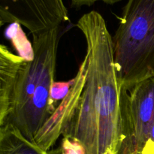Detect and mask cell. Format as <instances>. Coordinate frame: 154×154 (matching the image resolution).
Listing matches in <instances>:
<instances>
[{
    "mask_svg": "<svg viewBox=\"0 0 154 154\" xmlns=\"http://www.w3.org/2000/svg\"><path fill=\"white\" fill-rule=\"evenodd\" d=\"M150 139L151 141H153L154 142V123L153 124V126H152L151 131H150Z\"/></svg>",
    "mask_w": 154,
    "mask_h": 154,
    "instance_id": "13",
    "label": "cell"
},
{
    "mask_svg": "<svg viewBox=\"0 0 154 154\" xmlns=\"http://www.w3.org/2000/svg\"><path fill=\"white\" fill-rule=\"evenodd\" d=\"M48 154H57V153H56L55 150H49V151L48 152Z\"/></svg>",
    "mask_w": 154,
    "mask_h": 154,
    "instance_id": "14",
    "label": "cell"
},
{
    "mask_svg": "<svg viewBox=\"0 0 154 154\" xmlns=\"http://www.w3.org/2000/svg\"><path fill=\"white\" fill-rule=\"evenodd\" d=\"M0 19L34 35L60 27L69 18L63 0H0Z\"/></svg>",
    "mask_w": 154,
    "mask_h": 154,
    "instance_id": "4",
    "label": "cell"
},
{
    "mask_svg": "<svg viewBox=\"0 0 154 154\" xmlns=\"http://www.w3.org/2000/svg\"><path fill=\"white\" fill-rule=\"evenodd\" d=\"M72 7L75 8H81L83 6H91L97 2H102L108 5H114L121 0H70Z\"/></svg>",
    "mask_w": 154,
    "mask_h": 154,
    "instance_id": "10",
    "label": "cell"
},
{
    "mask_svg": "<svg viewBox=\"0 0 154 154\" xmlns=\"http://www.w3.org/2000/svg\"><path fill=\"white\" fill-rule=\"evenodd\" d=\"M138 154H154V142L149 139Z\"/></svg>",
    "mask_w": 154,
    "mask_h": 154,
    "instance_id": "12",
    "label": "cell"
},
{
    "mask_svg": "<svg viewBox=\"0 0 154 154\" xmlns=\"http://www.w3.org/2000/svg\"><path fill=\"white\" fill-rule=\"evenodd\" d=\"M24 60L20 57L14 61L0 65V126L10 109L17 75Z\"/></svg>",
    "mask_w": 154,
    "mask_h": 154,
    "instance_id": "7",
    "label": "cell"
},
{
    "mask_svg": "<svg viewBox=\"0 0 154 154\" xmlns=\"http://www.w3.org/2000/svg\"><path fill=\"white\" fill-rule=\"evenodd\" d=\"M76 26L85 38L86 55L72 79L75 99L62 135L78 141L85 154H120L134 142L112 36L95 11L83 15Z\"/></svg>",
    "mask_w": 154,
    "mask_h": 154,
    "instance_id": "1",
    "label": "cell"
},
{
    "mask_svg": "<svg viewBox=\"0 0 154 154\" xmlns=\"http://www.w3.org/2000/svg\"><path fill=\"white\" fill-rule=\"evenodd\" d=\"M138 153H139V152H138ZM138 153H134V154H138Z\"/></svg>",
    "mask_w": 154,
    "mask_h": 154,
    "instance_id": "16",
    "label": "cell"
},
{
    "mask_svg": "<svg viewBox=\"0 0 154 154\" xmlns=\"http://www.w3.org/2000/svg\"><path fill=\"white\" fill-rule=\"evenodd\" d=\"M57 154H85L82 145L73 138L63 137L60 146L54 150Z\"/></svg>",
    "mask_w": 154,
    "mask_h": 154,
    "instance_id": "8",
    "label": "cell"
},
{
    "mask_svg": "<svg viewBox=\"0 0 154 154\" xmlns=\"http://www.w3.org/2000/svg\"><path fill=\"white\" fill-rule=\"evenodd\" d=\"M3 24H4V23H3V22H2V20L0 19V28H1Z\"/></svg>",
    "mask_w": 154,
    "mask_h": 154,
    "instance_id": "15",
    "label": "cell"
},
{
    "mask_svg": "<svg viewBox=\"0 0 154 154\" xmlns=\"http://www.w3.org/2000/svg\"><path fill=\"white\" fill-rule=\"evenodd\" d=\"M72 84V80L69 82H54L51 89V102L55 108L58 105L60 100H63L68 93L69 92L70 87Z\"/></svg>",
    "mask_w": 154,
    "mask_h": 154,
    "instance_id": "9",
    "label": "cell"
},
{
    "mask_svg": "<svg viewBox=\"0 0 154 154\" xmlns=\"http://www.w3.org/2000/svg\"><path fill=\"white\" fill-rule=\"evenodd\" d=\"M112 46L117 77L126 91L154 78V0H128Z\"/></svg>",
    "mask_w": 154,
    "mask_h": 154,
    "instance_id": "3",
    "label": "cell"
},
{
    "mask_svg": "<svg viewBox=\"0 0 154 154\" xmlns=\"http://www.w3.org/2000/svg\"><path fill=\"white\" fill-rule=\"evenodd\" d=\"M60 35V27L32 35V57L25 59L20 67L3 123L11 125L32 143L56 109L51 93Z\"/></svg>",
    "mask_w": 154,
    "mask_h": 154,
    "instance_id": "2",
    "label": "cell"
},
{
    "mask_svg": "<svg viewBox=\"0 0 154 154\" xmlns=\"http://www.w3.org/2000/svg\"><path fill=\"white\" fill-rule=\"evenodd\" d=\"M20 57V56L13 54L11 51L8 49L7 47L0 44V65L10 63L14 60H17Z\"/></svg>",
    "mask_w": 154,
    "mask_h": 154,
    "instance_id": "11",
    "label": "cell"
},
{
    "mask_svg": "<svg viewBox=\"0 0 154 154\" xmlns=\"http://www.w3.org/2000/svg\"><path fill=\"white\" fill-rule=\"evenodd\" d=\"M0 154H48L38 145L29 141L14 126H0Z\"/></svg>",
    "mask_w": 154,
    "mask_h": 154,
    "instance_id": "6",
    "label": "cell"
},
{
    "mask_svg": "<svg viewBox=\"0 0 154 154\" xmlns=\"http://www.w3.org/2000/svg\"><path fill=\"white\" fill-rule=\"evenodd\" d=\"M126 107L134 145L140 152L150 139L154 123V78L138 83L127 91Z\"/></svg>",
    "mask_w": 154,
    "mask_h": 154,
    "instance_id": "5",
    "label": "cell"
}]
</instances>
